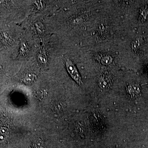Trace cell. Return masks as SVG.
I'll use <instances>...</instances> for the list:
<instances>
[{
    "instance_id": "obj_7",
    "label": "cell",
    "mask_w": 148,
    "mask_h": 148,
    "mask_svg": "<svg viewBox=\"0 0 148 148\" xmlns=\"http://www.w3.org/2000/svg\"><path fill=\"white\" fill-rule=\"evenodd\" d=\"M35 3L36 5L38 8H41L42 6V3L41 1H36Z\"/></svg>"
},
{
    "instance_id": "obj_1",
    "label": "cell",
    "mask_w": 148,
    "mask_h": 148,
    "mask_svg": "<svg viewBox=\"0 0 148 148\" xmlns=\"http://www.w3.org/2000/svg\"><path fill=\"white\" fill-rule=\"evenodd\" d=\"M66 64L67 71L69 72L72 77L77 83L79 85L82 84V82L81 77L80 76L76 67L75 66L73 62L71 60H68L66 61Z\"/></svg>"
},
{
    "instance_id": "obj_6",
    "label": "cell",
    "mask_w": 148,
    "mask_h": 148,
    "mask_svg": "<svg viewBox=\"0 0 148 148\" xmlns=\"http://www.w3.org/2000/svg\"><path fill=\"white\" fill-rule=\"evenodd\" d=\"M112 61V58L110 57H104L102 59V62L103 64H110Z\"/></svg>"
},
{
    "instance_id": "obj_3",
    "label": "cell",
    "mask_w": 148,
    "mask_h": 148,
    "mask_svg": "<svg viewBox=\"0 0 148 148\" xmlns=\"http://www.w3.org/2000/svg\"><path fill=\"white\" fill-rule=\"evenodd\" d=\"M1 139H3L7 137L8 135V130L5 128H2L1 129Z\"/></svg>"
},
{
    "instance_id": "obj_5",
    "label": "cell",
    "mask_w": 148,
    "mask_h": 148,
    "mask_svg": "<svg viewBox=\"0 0 148 148\" xmlns=\"http://www.w3.org/2000/svg\"><path fill=\"white\" fill-rule=\"evenodd\" d=\"M27 44L26 42H23L21 44L20 52L21 53H24L27 51Z\"/></svg>"
},
{
    "instance_id": "obj_4",
    "label": "cell",
    "mask_w": 148,
    "mask_h": 148,
    "mask_svg": "<svg viewBox=\"0 0 148 148\" xmlns=\"http://www.w3.org/2000/svg\"><path fill=\"white\" fill-rule=\"evenodd\" d=\"M38 58L39 61L42 63V64H45L47 62V59L46 56L43 54H39L38 56Z\"/></svg>"
},
{
    "instance_id": "obj_2",
    "label": "cell",
    "mask_w": 148,
    "mask_h": 148,
    "mask_svg": "<svg viewBox=\"0 0 148 148\" xmlns=\"http://www.w3.org/2000/svg\"><path fill=\"white\" fill-rule=\"evenodd\" d=\"M36 77L34 74L29 73L24 75L23 77L24 82L27 84H30L34 82Z\"/></svg>"
}]
</instances>
